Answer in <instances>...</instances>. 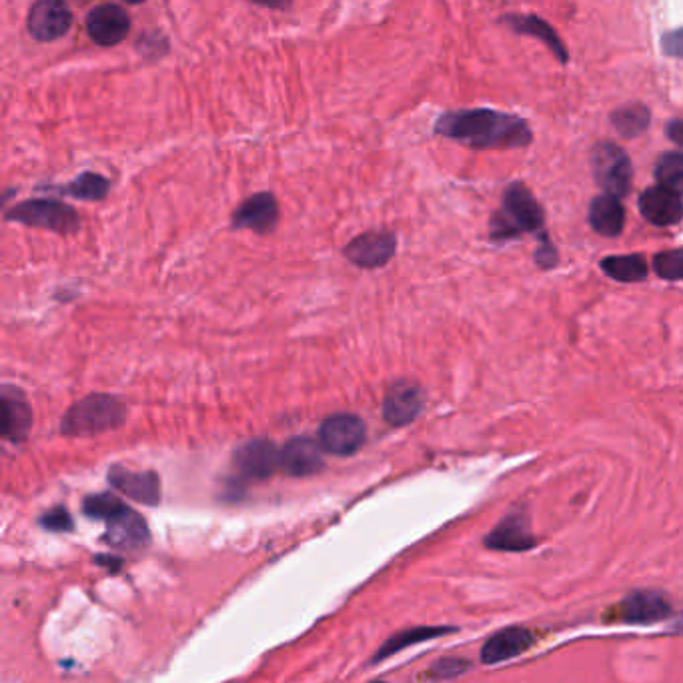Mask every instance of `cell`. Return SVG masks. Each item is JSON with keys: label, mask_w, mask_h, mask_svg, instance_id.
Wrapping results in <instances>:
<instances>
[{"label": "cell", "mask_w": 683, "mask_h": 683, "mask_svg": "<svg viewBox=\"0 0 683 683\" xmlns=\"http://www.w3.org/2000/svg\"><path fill=\"white\" fill-rule=\"evenodd\" d=\"M485 543L501 551H525L535 545V539L529 533L523 515H509L487 535Z\"/></svg>", "instance_id": "cell-22"}, {"label": "cell", "mask_w": 683, "mask_h": 683, "mask_svg": "<svg viewBox=\"0 0 683 683\" xmlns=\"http://www.w3.org/2000/svg\"><path fill=\"white\" fill-rule=\"evenodd\" d=\"M447 629L445 627H419V629H409V631H403V633H397L395 637H391L383 647L381 651L377 653L375 659H385L401 649H405L407 645H415V643H421V641H427V639H433L441 633H445Z\"/></svg>", "instance_id": "cell-26"}, {"label": "cell", "mask_w": 683, "mask_h": 683, "mask_svg": "<svg viewBox=\"0 0 683 683\" xmlns=\"http://www.w3.org/2000/svg\"><path fill=\"white\" fill-rule=\"evenodd\" d=\"M41 525L51 531H69L73 529V519L65 507H55L41 517Z\"/></svg>", "instance_id": "cell-30"}, {"label": "cell", "mask_w": 683, "mask_h": 683, "mask_svg": "<svg viewBox=\"0 0 683 683\" xmlns=\"http://www.w3.org/2000/svg\"><path fill=\"white\" fill-rule=\"evenodd\" d=\"M47 189L57 195L73 197L79 201H103L111 191V181L97 173H85L67 185H55Z\"/></svg>", "instance_id": "cell-23"}, {"label": "cell", "mask_w": 683, "mask_h": 683, "mask_svg": "<svg viewBox=\"0 0 683 683\" xmlns=\"http://www.w3.org/2000/svg\"><path fill=\"white\" fill-rule=\"evenodd\" d=\"M87 33L99 47L121 45L131 33V17L119 5H101L87 15Z\"/></svg>", "instance_id": "cell-9"}, {"label": "cell", "mask_w": 683, "mask_h": 683, "mask_svg": "<svg viewBox=\"0 0 683 683\" xmlns=\"http://www.w3.org/2000/svg\"><path fill=\"white\" fill-rule=\"evenodd\" d=\"M17 195V189H7V191H0V209H3L13 197Z\"/></svg>", "instance_id": "cell-35"}, {"label": "cell", "mask_w": 683, "mask_h": 683, "mask_svg": "<svg viewBox=\"0 0 683 683\" xmlns=\"http://www.w3.org/2000/svg\"><path fill=\"white\" fill-rule=\"evenodd\" d=\"M463 669H467V661H461V659H443V661L435 663L433 675H435V677H451V675L461 673Z\"/></svg>", "instance_id": "cell-32"}, {"label": "cell", "mask_w": 683, "mask_h": 683, "mask_svg": "<svg viewBox=\"0 0 683 683\" xmlns=\"http://www.w3.org/2000/svg\"><path fill=\"white\" fill-rule=\"evenodd\" d=\"M611 123L621 137L635 139L649 129L651 113L641 103H627L611 113Z\"/></svg>", "instance_id": "cell-25"}, {"label": "cell", "mask_w": 683, "mask_h": 683, "mask_svg": "<svg viewBox=\"0 0 683 683\" xmlns=\"http://www.w3.org/2000/svg\"><path fill=\"white\" fill-rule=\"evenodd\" d=\"M109 483L139 503L157 505L161 501V481L155 471H129L115 465L109 471Z\"/></svg>", "instance_id": "cell-14"}, {"label": "cell", "mask_w": 683, "mask_h": 683, "mask_svg": "<svg viewBox=\"0 0 683 683\" xmlns=\"http://www.w3.org/2000/svg\"><path fill=\"white\" fill-rule=\"evenodd\" d=\"M533 635L527 629L521 627H509L487 639V643L481 649L483 663H499L505 659H513L527 651L533 645Z\"/></svg>", "instance_id": "cell-17"}, {"label": "cell", "mask_w": 683, "mask_h": 683, "mask_svg": "<svg viewBox=\"0 0 683 683\" xmlns=\"http://www.w3.org/2000/svg\"><path fill=\"white\" fill-rule=\"evenodd\" d=\"M423 409V391L415 381L401 379L393 383L383 401L385 421L393 427L411 423Z\"/></svg>", "instance_id": "cell-12"}, {"label": "cell", "mask_w": 683, "mask_h": 683, "mask_svg": "<svg viewBox=\"0 0 683 683\" xmlns=\"http://www.w3.org/2000/svg\"><path fill=\"white\" fill-rule=\"evenodd\" d=\"M397 251V237L389 231H369L355 237L343 255L359 269H379L385 267Z\"/></svg>", "instance_id": "cell-7"}, {"label": "cell", "mask_w": 683, "mask_h": 683, "mask_svg": "<svg viewBox=\"0 0 683 683\" xmlns=\"http://www.w3.org/2000/svg\"><path fill=\"white\" fill-rule=\"evenodd\" d=\"M653 269L661 279L679 281L683 277V253L679 249L657 253L653 259Z\"/></svg>", "instance_id": "cell-29"}, {"label": "cell", "mask_w": 683, "mask_h": 683, "mask_svg": "<svg viewBox=\"0 0 683 683\" xmlns=\"http://www.w3.org/2000/svg\"><path fill=\"white\" fill-rule=\"evenodd\" d=\"M667 135H669V139L675 143V145H681V137H679V133H681V121L679 119H673L669 125H667V131H665Z\"/></svg>", "instance_id": "cell-34"}, {"label": "cell", "mask_w": 683, "mask_h": 683, "mask_svg": "<svg viewBox=\"0 0 683 683\" xmlns=\"http://www.w3.org/2000/svg\"><path fill=\"white\" fill-rule=\"evenodd\" d=\"M279 467L291 477H309L323 469V455L317 441L295 437L279 451Z\"/></svg>", "instance_id": "cell-15"}, {"label": "cell", "mask_w": 683, "mask_h": 683, "mask_svg": "<svg viewBox=\"0 0 683 683\" xmlns=\"http://www.w3.org/2000/svg\"><path fill=\"white\" fill-rule=\"evenodd\" d=\"M231 223L233 229H249L267 235L279 223V203L271 193H257L239 205Z\"/></svg>", "instance_id": "cell-11"}, {"label": "cell", "mask_w": 683, "mask_h": 683, "mask_svg": "<svg viewBox=\"0 0 683 683\" xmlns=\"http://www.w3.org/2000/svg\"><path fill=\"white\" fill-rule=\"evenodd\" d=\"M435 133L473 149H521L533 139L525 119L491 109L449 111L437 119Z\"/></svg>", "instance_id": "cell-1"}, {"label": "cell", "mask_w": 683, "mask_h": 683, "mask_svg": "<svg viewBox=\"0 0 683 683\" xmlns=\"http://www.w3.org/2000/svg\"><path fill=\"white\" fill-rule=\"evenodd\" d=\"M235 465L249 479H267L279 469V449L269 439H253L237 449Z\"/></svg>", "instance_id": "cell-13"}, {"label": "cell", "mask_w": 683, "mask_h": 683, "mask_svg": "<svg viewBox=\"0 0 683 683\" xmlns=\"http://www.w3.org/2000/svg\"><path fill=\"white\" fill-rule=\"evenodd\" d=\"M663 51L665 55H671V57H681V31H673L669 33L667 37H663Z\"/></svg>", "instance_id": "cell-33"}, {"label": "cell", "mask_w": 683, "mask_h": 683, "mask_svg": "<svg viewBox=\"0 0 683 683\" xmlns=\"http://www.w3.org/2000/svg\"><path fill=\"white\" fill-rule=\"evenodd\" d=\"M375 683H383V681H375Z\"/></svg>", "instance_id": "cell-37"}, {"label": "cell", "mask_w": 683, "mask_h": 683, "mask_svg": "<svg viewBox=\"0 0 683 683\" xmlns=\"http://www.w3.org/2000/svg\"><path fill=\"white\" fill-rule=\"evenodd\" d=\"M5 219L9 223H19L25 227L47 229L59 235H71L79 231L81 217L79 213L57 199H31L17 207H13Z\"/></svg>", "instance_id": "cell-4"}, {"label": "cell", "mask_w": 683, "mask_h": 683, "mask_svg": "<svg viewBox=\"0 0 683 683\" xmlns=\"http://www.w3.org/2000/svg\"><path fill=\"white\" fill-rule=\"evenodd\" d=\"M33 427V409L23 399L0 397V439L21 443Z\"/></svg>", "instance_id": "cell-18"}, {"label": "cell", "mask_w": 683, "mask_h": 683, "mask_svg": "<svg viewBox=\"0 0 683 683\" xmlns=\"http://www.w3.org/2000/svg\"><path fill=\"white\" fill-rule=\"evenodd\" d=\"M655 177L661 187L681 193L683 185V157L679 151H671L659 157L655 165Z\"/></svg>", "instance_id": "cell-27"}, {"label": "cell", "mask_w": 683, "mask_h": 683, "mask_svg": "<svg viewBox=\"0 0 683 683\" xmlns=\"http://www.w3.org/2000/svg\"><path fill=\"white\" fill-rule=\"evenodd\" d=\"M365 443V423L357 415H333L319 429V447L327 453L345 457L353 455Z\"/></svg>", "instance_id": "cell-6"}, {"label": "cell", "mask_w": 683, "mask_h": 683, "mask_svg": "<svg viewBox=\"0 0 683 683\" xmlns=\"http://www.w3.org/2000/svg\"><path fill=\"white\" fill-rule=\"evenodd\" d=\"M601 271L619 283H641L649 275V265L643 255H613L599 263Z\"/></svg>", "instance_id": "cell-24"}, {"label": "cell", "mask_w": 683, "mask_h": 683, "mask_svg": "<svg viewBox=\"0 0 683 683\" xmlns=\"http://www.w3.org/2000/svg\"><path fill=\"white\" fill-rule=\"evenodd\" d=\"M535 263L541 269H553L557 265V249L549 243V239L543 235L541 237V247L535 253Z\"/></svg>", "instance_id": "cell-31"}, {"label": "cell", "mask_w": 683, "mask_h": 683, "mask_svg": "<svg viewBox=\"0 0 683 683\" xmlns=\"http://www.w3.org/2000/svg\"><path fill=\"white\" fill-rule=\"evenodd\" d=\"M127 419L125 403L115 395L95 393L77 401L61 421V433L69 437H93L119 429Z\"/></svg>", "instance_id": "cell-3"}, {"label": "cell", "mask_w": 683, "mask_h": 683, "mask_svg": "<svg viewBox=\"0 0 683 683\" xmlns=\"http://www.w3.org/2000/svg\"><path fill=\"white\" fill-rule=\"evenodd\" d=\"M671 613L669 603L651 591H639L621 603L619 617L627 623H653L661 621Z\"/></svg>", "instance_id": "cell-20"}, {"label": "cell", "mask_w": 683, "mask_h": 683, "mask_svg": "<svg viewBox=\"0 0 683 683\" xmlns=\"http://www.w3.org/2000/svg\"><path fill=\"white\" fill-rule=\"evenodd\" d=\"M97 561H99L101 565H109L111 569H115V567L121 565V559H115V557H107V559H105V557H99ZM115 571H117V569H115Z\"/></svg>", "instance_id": "cell-36"}, {"label": "cell", "mask_w": 683, "mask_h": 683, "mask_svg": "<svg viewBox=\"0 0 683 683\" xmlns=\"http://www.w3.org/2000/svg\"><path fill=\"white\" fill-rule=\"evenodd\" d=\"M543 223V209L529 187L511 183L503 193L501 209L489 221V237L493 241H509L525 233L541 231Z\"/></svg>", "instance_id": "cell-2"}, {"label": "cell", "mask_w": 683, "mask_h": 683, "mask_svg": "<svg viewBox=\"0 0 683 683\" xmlns=\"http://www.w3.org/2000/svg\"><path fill=\"white\" fill-rule=\"evenodd\" d=\"M639 213L655 227H673L683 217L681 193L661 185L649 187L639 197Z\"/></svg>", "instance_id": "cell-10"}, {"label": "cell", "mask_w": 683, "mask_h": 683, "mask_svg": "<svg viewBox=\"0 0 683 683\" xmlns=\"http://www.w3.org/2000/svg\"><path fill=\"white\" fill-rule=\"evenodd\" d=\"M105 541L113 547L139 549L149 543V527L137 511L125 507L121 513L107 521Z\"/></svg>", "instance_id": "cell-16"}, {"label": "cell", "mask_w": 683, "mask_h": 683, "mask_svg": "<svg viewBox=\"0 0 683 683\" xmlns=\"http://www.w3.org/2000/svg\"><path fill=\"white\" fill-rule=\"evenodd\" d=\"M127 505L115 497L113 493H99V495H89L83 503V509L89 517L93 519H101V521H109L113 519L117 513H121Z\"/></svg>", "instance_id": "cell-28"}, {"label": "cell", "mask_w": 683, "mask_h": 683, "mask_svg": "<svg viewBox=\"0 0 683 683\" xmlns=\"http://www.w3.org/2000/svg\"><path fill=\"white\" fill-rule=\"evenodd\" d=\"M591 169L595 183L605 191V195L619 199L629 193L633 167L619 145L611 141L597 143L591 151Z\"/></svg>", "instance_id": "cell-5"}, {"label": "cell", "mask_w": 683, "mask_h": 683, "mask_svg": "<svg viewBox=\"0 0 683 683\" xmlns=\"http://www.w3.org/2000/svg\"><path fill=\"white\" fill-rule=\"evenodd\" d=\"M503 23L509 29H513L517 35H527V37L539 39L559 59L561 65L569 63V53H567L565 45L561 43L557 33L543 19H539L535 15H505Z\"/></svg>", "instance_id": "cell-19"}, {"label": "cell", "mask_w": 683, "mask_h": 683, "mask_svg": "<svg viewBox=\"0 0 683 683\" xmlns=\"http://www.w3.org/2000/svg\"><path fill=\"white\" fill-rule=\"evenodd\" d=\"M27 27L33 39L41 43H55L63 39L73 27V13L65 3L57 0H41L33 5Z\"/></svg>", "instance_id": "cell-8"}, {"label": "cell", "mask_w": 683, "mask_h": 683, "mask_svg": "<svg viewBox=\"0 0 683 683\" xmlns=\"http://www.w3.org/2000/svg\"><path fill=\"white\" fill-rule=\"evenodd\" d=\"M589 225L601 237H619L625 225V209L619 199L611 195H599L589 207Z\"/></svg>", "instance_id": "cell-21"}]
</instances>
